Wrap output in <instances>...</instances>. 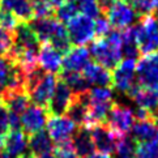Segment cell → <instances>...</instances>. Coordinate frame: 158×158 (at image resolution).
I'll list each match as a JSON object with an SVG mask.
<instances>
[{"label": "cell", "instance_id": "cell-1", "mask_svg": "<svg viewBox=\"0 0 158 158\" xmlns=\"http://www.w3.org/2000/svg\"><path fill=\"white\" fill-rule=\"evenodd\" d=\"M90 56L105 68H115L123 58L120 31H111L109 35L92 43L89 48Z\"/></svg>", "mask_w": 158, "mask_h": 158}, {"label": "cell", "instance_id": "cell-2", "mask_svg": "<svg viewBox=\"0 0 158 158\" xmlns=\"http://www.w3.org/2000/svg\"><path fill=\"white\" fill-rule=\"evenodd\" d=\"M136 42L139 51L144 55H150L158 51V21L153 16H144L137 26Z\"/></svg>", "mask_w": 158, "mask_h": 158}, {"label": "cell", "instance_id": "cell-3", "mask_svg": "<svg viewBox=\"0 0 158 158\" xmlns=\"http://www.w3.org/2000/svg\"><path fill=\"white\" fill-rule=\"evenodd\" d=\"M136 59L124 58L120 60L111 75V82L114 88L122 94H129L136 88Z\"/></svg>", "mask_w": 158, "mask_h": 158}, {"label": "cell", "instance_id": "cell-4", "mask_svg": "<svg viewBox=\"0 0 158 158\" xmlns=\"http://www.w3.org/2000/svg\"><path fill=\"white\" fill-rule=\"evenodd\" d=\"M135 111L127 105L112 103L107 115V124L116 136H124L131 132L135 124Z\"/></svg>", "mask_w": 158, "mask_h": 158}, {"label": "cell", "instance_id": "cell-5", "mask_svg": "<svg viewBox=\"0 0 158 158\" xmlns=\"http://www.w3.org/2000/svg\"><path fill=\"white\" fill-rule=\"evenodd\" d=\"M67 33H68L69 42L76 46H85L92 42L95 37L94 20L84 15H77L67 22Z\"/></svg>", "mask_w": 158, "mask_h": 158}, {"label": "cell", "instance_id": "cell-6", "mask_svg": "<svg viewBox=\"0 0 158 158\" xmlns=\"http://www.w3.org/2000/svg\"><path fill=\"white\" fill-rule=\"evenodd\" d=\"M106 19L116 29H127L136 22L137 15L126 0H112L105 9Z\"/></svg>", "mask_w": 158, "mask_h": 158}, {"label": "cell", "instance_id": "cell-7", "mask_svg": "<svg viewBox=\"0 0 158 158\" xmlns=\"http://www.w3.org/2000/svg\"><path fill=\"white\" fill-rule=\"evenodd\" d=\"M50 139L56 144L68 143L77 132V124L65 115H52L46 123Z\"/></svg>", "mask_w": 158, "mask_h": 158}, {"label": "cell", "instance_id": "cell-8", "mask_svg": "<svg viewBox=\"0 0 158 158\" xmlns=\"http://www.w3.org/2000/svg\"><path fill=\"white\" fill-rule=\"evenodd\" d=\"M29 95L24 88H7L0 92V102L8 109L9 114L21 116L29 106Z\"/></svg>", "mask_w": 158, "mask_h": 158}, {"label": "cell", "instance_id": "cell-9", "mask_svg": "<svg viewBox=\"0 0 158 158\" xmlns=\"http://www.w3.org/2000/svg\"><path fill=\"white\" fill-rule=\"evenodd\" d=\"M136 81L141 88L158 90V64L150 55H145L136 64Z\"/></svg>", "mask_w": 158, "mask_h": 158}, {"label": "cell", "instance_id": "cell-10", "mask_svg": "<svg viewBox=\"0 0 158 158\" xmlns=\"http://www.w3.org/2000/svg\"><path fill=\"white\" fill-rule=\"evenodd\" d=\"M47 119V110L37 105L27 106L26 110L20 116L21 127L24 128V132L29 135L43 131V128L46 127Z\"/></svg>", "mask_w": 158, "mask_h": 158}, {"label": "cell", "instance_id": "cell-11", "mask_svg": "<svg viewBox=\"0 0 158 158\" xmlns=\"http://www.w3.org/2000/svg\"><path fill=\"white\" fill-rule=\"evenodd\" d=\"M75 99V94L63 81H58L51 99L47 105V112L51 115H64L67 114L69 106Z\"/></svg>", "mask_w": 158, "mask_h": 158}, {"label": "cell", "instance_id": "cell-12", "mask_svg": "<svg viewBox=\"0 0 158 158\" xmlns=\"http://www.w3.org/2000/svg\"><path fill=\"white\" fill-rule=\"evenodd\" d=\"M37 61L43 72L46 73H55L61 71L63 64V54L52 47L50 43H42L38 50Z\"/></svg>", "mask_w": 158, "mask_h": 158}, {"label": "cell", "instance_id": "cell-13", "mask_svg": "<svg viewBox=\"0 0 158 158\" xmlns=\"http://www.w3.org/2000/svg\"><path fill=\"white\" fill-rule=\"evenodd\" d=\"M89 129L94 143V148L98 152H101V153L111 154L115 149L118 141L116 135L107 126H103V124H95V126H92Z\"/></svg>", "mask_w": 158, "mask_h": 158}, {"label": "cell", "instance_id": "cell-14", "mask_svg": "<svg viewBox=\"0 0 158 158\" xmlns=\"http://www.w3.org/2000/svg\"><path fill=\"white\" fill-rule=\"evenodd\" d=\"M7 88H24V76L7 56H0V92Z\"/></svg>", "mask_w": 158, "mask_h": 158}, {"label": "cell", "instance_id": "cell-15", "mask_svg": "<svg viewBox=\"0 0 158 158\" xmlns=\"http://www.w3.org/2000/svg\"><path fill=\"white\" fill-rule=\"evenodd\" d=\"M90 58L92 56L86 47L77 46L75 48H69L63 58L61 69L63 72H82L90 63Z\"/></svg>", "mask_w": 158, "mask_h": 158}, {"label": "cell", "instance_id": "cell-16", "mask_svg": "<svg viewBox=\"0 0 158 158\" xmlns=\"http://www.w3.org/2000/svg\"><path fill=\"white\" fill-rule=\"evenodd\" d=\"M132 139L139 144L158 141V123L152 116L135 122L131 129Z\"/></svg>", "mask_w": 158, "mask_h": 158}, {"label": "cell", "instance_id": "cell-17", "mask_svg": "<svg viewBox=\"0 0 158 158\" xmlns=\"http://www.w3.org/2000/svg\"><path fill=\"white\" fill-rule=\"evenodd\" d=\"M128 97L133 101L137 109L148 111L150 115L158 110V90L141 88L137 85L128 94Z\"/></svg>", "mask_w": 158, "mask_h": 158}, {"label": "cell", "instance_id": "cell-18", "mask_svg": "<svg viewBox=\"0 0 158 158\" xmlns=\"http://www.w3.org/2000/svg\"><path fill=\"white\" fill-rule=\"evenodd\" d=\"M5 153L10 158H19L25 156L27 150V137L21 129H12L7 133L4 141Z\"/></svg>", "mask_w": 158, "mask_h": 158}, {"label": "cell", "instance_id": "cell-19", "mask_svg": "<svg viewBox=\"0 0 158 158\" xmlns=\"http://www.w3.org/2000/svg\"><path fill=\"white\" fill-rule=\"evenodd\" d=\"M68 118L73 120L78 127H86L89 119V111H88V95L86 93L76 94L72 105L69 106Z\"/></svg>", "mask_w": 158, "mask_h": 158}, {"label": "cell", "instance_id": "cell-20", "mask_svg": "<svg viewBox=\"0 0 158 158\" xmlns=\"http://www.w3.org/2000/svg\"><path fill=\"white\" fill-rule=\"evenodd\" d=\"M82 72V76L85 77L89 85L109 86L111 84V73L107 68L99 65L98 63H89Z\"/></svg>", "mask_w": 158, "mask_h": 158}, {"label": "cell", "instance_id": "cell-21", "mask_svg": "<svg viewBox=\"0 0 158 158\" xmlns=\"http://www.w3.org/2000/svg\"><path fill=\"white\" fill-rule=\"evenodd\" d=\"M54 148V141L50 139L46 131H39L30 135L27 140V149L33 157H38L46 153H51Z\"/></svg>", "mask_w": 158, "mask_h": 158}, {"label": "cell", "instance_id": "cell-22", "mask_svg": "<svg viewBox=\"0 0 158 158\" xmlns=\"http://www.w3.org/2000/svg\"><path fill=\"white\" fill-rule=\"evenodd\" d=\"M0 8L12 12L19 20L24 22L33 19L31 0H0Z\"/></svg>", "mask_w": 158, "mask_h": 158}, {"label": "cell", "instance_id": "cell-23", "mask_svg": "<svg viewBox=\"0 0 158 158\" xmlns=\"http://www.w3.org/2000/svg\"><path fill=\"white\" fill-rule=\"evenodd\" d=\"M72 145L78 157H85L92 154L95 150V148H94L92 135H90V129L88 127H81L80 129H77V132L73 136Z\"/></svg>", "mask_w": 158, "mask_h": 158}, {"label": "cell", "instance_id": "cell-24", "mask_svg": "<svg viewBox=\"0 0 158 158\" xmlns=\"http://www.w3.org/2000/svg\"><path fill=\"white\" fill-rule=\"evenodd\" d=\"M122 34V54L128 59H136L139 55V47L136 42V31L135 27H127L123 29Z\"/></svg>", "mask_w": 158, "mask_h": 158}, {"label": "cell", "instance_id": "cell-25", "mask_svg": "<svg viewBox=\"0 0 158 158\" xmlns=\"http://www.w3.org/2000/svg\"><path fill=\"white\" fill-rule=\"evenodd\" d=\"M61 81L68 86L73 94H82L89 90V84L86 82L85 77L80 72H63Z\"/></svg>", "mask_w": 158, "mask_h": 158}, {"label": "cell", "instance_id": "cell-26", "mask_svg": "<svg viewBox=\"0 0 158 158\" xmlns=\"http://www.w3.org/2000/svg\"><path fill=\"white\" fill-rule=\"evenodd\" d=\"M114 153H115V158H136L137 143L131 136H127V135L119 136Z\"/></svg>", "mask_w": 158, "mask_h": 158}, {"label": "cell", "instance_id": "cell-27", "mask_svg": "<svg viewBox=\"0 0 158 158\" xmlns=\"http://www.w3.org/2000/svg\"><path fill=\"white\" fill-rule=\"evenodd\" d=\"M129 5L133 8L136 15L150 16L154 10H157L158 0H129Z\"/></svg>", "mask_w": 158, "mask_h": 158}, {"label": "cell", "instance_id": "cell-28", "mask_svg": "<svg viewBox=\"0 0 158 158\" xmlns=\"http://www.w3.org/2000/svg\"><path fill=\"white\" fill-rule=\"evenodd\" d=\"M33 7V17L35 19H47L52 17L54 7L48 0H31Z\"/></svg>", "mask_w": 158, "mask_h": 158}, {"label": "cell", "instance_id": "cell-29", "mask_svg": "<svg viewBox=\"0 0 158 158\" xmlns=\"http://www.w3.org/2000/svg\"><path fill=\"white\" fill-rule=\"evenodd\" d=\"M78 10H81L84 16L90 19H97L101 16V4L99 0H80L78 2Z\"/></svg>", "mask_w": 158, "mask_h": 158}, {"label": "cell", "instance_id": "cell-30", "mask_svg": "<svg viewBox=\"0 0 158 158\" xmlns=\"http://www.w3.org/2000/svg\"><path fill=\"white\" fill-rule=\"evenodd\" d=\"M77 15H78V7L76 3L72 2L63 3L61 5H59L58 10H56V16H58V20L60 22H68L73 17H76Z\"/></svg>", "mask_w": 158, "mask_h": 158}, {"label": "cell", "instance_id": "cell-31", "mask_svg": "<svg viewBox=\"0 0 158 158\" xmlns=\"http://www.w3.org/2000/svg\"><path fill=\"white\" fill-rule=\"evenodd\" d=\"M19 25V19L9 10L0 8V27L8 33H13L16 26Z\"/></svg>", "mask_w": 158, "mask_h": 158}, {"label": "cell", "instance_id": "cell-32", "mask_svg": "<svg viewBox=\"0 0 158 158\" xmlns=\"http://www.w3.org/2000/svg\"><path fill=\"white\" fill-rule=\"evenodd\" d=\"M136 158H158V141L140 144L137 146Z\"/></svg>", "mask_w": 158, "mask_h": 158}, {"label": "cell", "instance_id": "cell-33", "mask_svg": "<svg viewBox=\"0 0 158 158\" xmlns=\"http://www.w3.org/2000/svg\"><path fill=\"white\" fill-rule=\"evenodd\" d=\"M94 30H95V35H98L101 38L107 37L111 33V25L109 20L106 19V16H99L95 19L94 21Z\"/></svg>", "mask_w": 158, "mask_h": 158}, {"label": "cell", "instance_id": "cell-34", "mask_svg": "<svg viewBox=\"0 0 158 158\" xmlns=\"http://www.w3.org/2000/svg\"><path fill=\"white\" fill-rule=\"evenodd\" d=\"M54 156H55V158H77L78 157L71 141L63 143V144H58Z\"/></svg>", "mask_w": 158, "mask_h": 158}, {"label": "cell", "instance_id": "cell-35", "mask_svg": "<svg viewBox=\"0 0 158 158\" xmlns=\"http://www.w3.org/2000/svg\"><path fill=\"white\" fill-rule=\"evenodd\" d=\"M10 47H12V35L0 27V56H7Z\"/></svg>", "mask_w": 158, "mask_h": 158}, {"label": "cell", "instance_id": "cell-36", "mask_svg": "<svg viewBox=\"0 0 158 158\" xmlns=\"http://www.w3.org/2000/svg\"><path fill=\"white\" fill-rule=\"evenodd\" d=\"M9 111L0 102V136H5L9 132Z\"/></svg>", "mask_w": 158, "mask_h": 158}, {"label": "cell", "instance_id": "cell-37", "mask_svg": "<svg viewBox=\"0 0 158 158\" xmlns=\"http://www.w3.org/2000/svg\"><path fill=\"white\" fill-rule=\"evenodd\" d=\"M82 158H111L110 154H106V153H101V152H93L92 154H89V156H85V157H82Z\"/></svg>", "mask_w": 158, "mask_h": 158}, {"label": "cell", "instance_id": "cell-38", "mask_svg": "<svg viewBox=\"0 0 158 158\" xmlns=\"http://www.w3.org/2000/svg\"><path fill=\"white\" fill-rule=\"evenodd\" d=\"M50 4L52 5V7H59V5H61L64 3V0H48Z\"/></svg>", "mask_w": 158, "mask_h": 158}, {"label": "cell", "instance_id": "cell-39", "mask_svg": "<svg viewBox=\"0 0 158 158\" xmlns=\"http://www.w3.org/2000/svg\"><path fill=\"white\" fill-rule=\"evenodd\" d=\"M35 158H55V156L52 153H46V154H42V156H38Z\"/></svg>", "mask_w": 158, "mask_h": 158}, {"label": "cell", "instance_id": "cell-40", "mask_svg": "<svg viewBox=\"0 0 158 158\" xmlns=\"http://www.w3.org/2000/svg\"><path fill=\"white\" fill-rule=\"evenodd\" d=\"M150 56H152V59H153L156 63L158 64V51H156V52H153V54H150Z\"/></svg>", "mask_w": 158, "mask_h": 158}, {"label": "cell", "instance_id": "cell-41", "mask_svg": "<svg viewBox=\"0 0 158 158\" xmlns=\"http://www.w3.org/2000/svg\"><path fill=\"white\" fill-rule=\"evenodd\" d=\"M4 141H5V136H0V149L4 148Z\"/></svg>", "mask_w": 158, "mask_h": 158}, {"label": "cell", "instance_id": "cell-42", "mask_svg": "<svg viewBox=\"0 0 158 158\" xmlns=\"http://www.w3.org/2000/svg\"><path fill=\"white\" fill-rule=\"evenodd\" d=\"M0 158H10L7 153H5V152H2V150H0Z\"/></svg>", "mask_w": 158, "mask_h": 158}, {"label": "cell", "instance_id": "cell-43", "mask_svg": "<svg viewBox=\"0 0 158 158\" xmlns=\"http://www.w3.org/2000/svg\"><path fill=\"white\" fill-rule=\"evenodd\" d=\"M19 158H31V157H30V156H26V154H25V156H22V157H19Z\"/></svg>", "mask_w": 158, "mask_h": 158}, {"label": "cell", "instance_id": "cell-44", "mask_svg": "<svg viewBox=\"0 0 158 158\" xmlns=\"http://www.w3.org/2000/svg\"><path fill=\"white\" fill-rule=\"evenodd\" d=\"M68 2H72V3H76V2H80V0H68Z\"/></svg>", "mask_w": 158, "mask_h": 158}, {"label": "cell", "instance_id": "cell-45", "mask_svg": "<svg viewBox=\"0 0 158 158\" xmlns=\"http://www.w3.org/2000/svg\"><path fill=\"white\" fill-rule=\"evenodd\" d=\"M157 12H158V7H157Z\"/></svg>", "mask_w": 158, "mask_h": 158}, {"label": "cell", "instance_id": "cell-46", "mask_svg": "<svg viewBox=\"0 0 158 158\" xmlns=\"http://www.w3.org/2000/svg\"><path fill=\"white\" fill-rule=\"evenodd\" d=\"M157 21H158V20H157Z\"/></svg>", "mask_w": 158, "mask_h": 158}]
</instances>
